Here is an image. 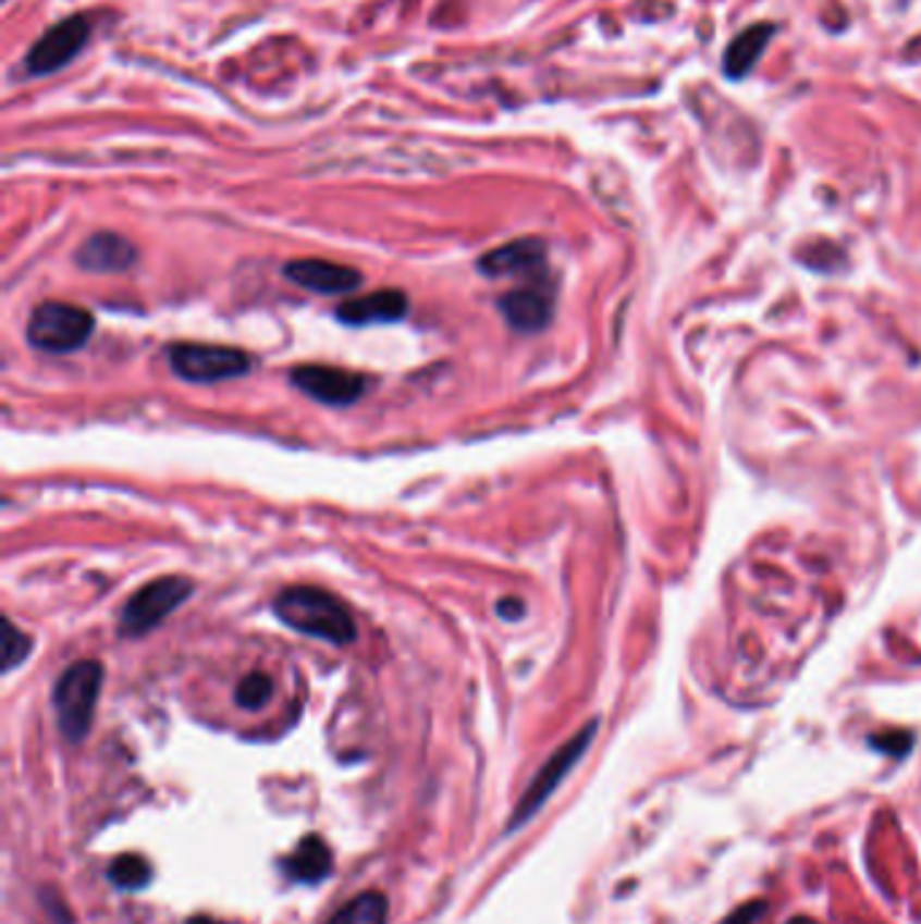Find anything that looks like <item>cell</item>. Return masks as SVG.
I'll list each match as a JSON object with an SVG mask.
<instances>
[{"label": "cell", "instance_id": "15", "mask_svg": "<svg viewBox=\"0 0 921 924\" xmlns=\"http://www.w3.org/2000/svg\"><path fill=\"white\" fill-rule=\"evenodd\" d=\"M773 36L771 25H751L749 30L740 33L733 44H729L727 54H724V71L729 78H744L757 65V60L765 52L768 41Z\"/></svg>", "mask_w": 921, "mask_h": 924}, {"label": "cell", "instance_id": "13", "mask_svg": "<svg viewBox=\"0 0 921 924\" xmlns=\"http://www.w3.org/2000/svg\"><path fill=\"white\" fill-rule=\"evenodd\" d=\"M339 319L349 328H368V324L397 322L408 313V298L401 289H376L370 295L344 300L339 306Z\"/></svg>", "mask_w": 921, "mask_h": 924}, {"label": "cell", "instance_id": "22", "mask_svg": "<svg viewBox=\"0 0 921 924\" xmlns=\"http://www.w3.org/2000/svg\"><path fill=\"white\" fill-rule=\"evenodd\" d=\"M521 612H525V606H521L519 597H503V601L498 603V614L508 621L521 619Z\"/></svg>", "mask_w": 921, "mask_h": 924}, {"label": "cell", "instance_id": "17", "mask_svg": "<svg viewBox=\"0 0 921 924\" xmlns=\"http://www.w3.org/2000/svg\"><path fill=\"white\" fill-rule=\"evenodd\" d=\"M109 878L120 889H144L151 878V867L144 857L122 854L111 862Z\"/></svg>", "mask_w": 921, "mask_h": 924}, {"label": "cell", "instance_id": "9", "mask_svg": "<svg viewBox=\"0 0 921 924\" xmlns=\"http://www.w3.org/2000/svg\"><path fill=\"white\" fill-rule=\"evenodd\" d=\"M479 271L490 279H541L547 273V244L541 238L508 241L481 257Z\"/></svg>", "mask_w": 921, "mask_h": 924}, {"label": "cell", "instance_id": "3", "mask_svg": "<svg viewBox=\"0 0 921 924\" xmlns=\"http://www.w3.org/2000/svg\"><path fill=\"white\" fill-rule=\"evenodd\" d=\"M594 736H598V719H592L587 727H581V730H578L576 736L570 738V741H565L563 747H560L557 752H554L552 757H549L547 763L541 765V771L532 776V781L527 784V789L521 792L516 809L511 811L508 833L525 827L527 822H530L532 816H536L538 811H541L543 805L549 803V798L557 792L560 784H563L567 778V773H570L578 763H581V757L587 754V749L592 747Z\"/></svg>", "mask_w": 921, "mask_h": 924}, {"label": "cell", "instance_id": "7", "mask_svg": "<svg viewBox=\"0 0 921 924\" xmlns=\"http://www.w3.org/2000/svg\"><path fill=\"white\" fill-rule=\"evenodd\" d=\"M292 384L324 406H352L368 390L365 377L335 366H295L290 373Z\"/></svg>", "mask_w": 921, "mask_h": 924}, {"label": "cell", "instance_id": "19", "mask_svg": "<svg viewBox=\"0 0 921 924\" xmlns=\"http://www.w3.org/2000/svg\"><path fill=\"white\" fill-rule=\"evenodd\" d=\"M33 649V638L27 632L16 630L14 621L3 619V674H11L14 668H20L27 660Z\"/></svg>", "mask_w": 921, "mask_h": 924}, {"label": "cell", "instance_id": "10", "mask_svg": "<svg viewBox=\"0 0 921 924\" xmlns=\"http://www.w3.org/2000/svg\"><path fill=\"white\" fill-rule=\"evenodd\" d=\"M284 276L297 287L317 295H346L355 293L363 284V273L339 262L306 257V260H290L284 266Z\"/></svg>", "mask_w": 921, "mask_h": 924}, {"label": "cell", "instance_id": "18", "mask_svg": "<svg viewBox=\"0 0 921 924\" xmlns=\"http://www.w3.org/2000/svg\"><path fill=\"white\" fill-rule=\"evenodd\" d=\"M271 698H273V681L271 676L260 674V670L246 674L244 679H241L238 690H235V703H238L244 711L266 709V705L271 703Z\"/></svg>", "mask_w": 921, "mask_h": 924}, {"label": "cell", "instance_id": "16", "mask_svg": "<svg viewBox=\"0 0 921 924\" xmlns=\"http://www.w3.org/2000/svg\"><path fill=\"white\" fill-rule=\"evenodd\" d=\"M386 914H390L386 898L370 889V892H359L349 903L341 905L324 924H386Z\"/></svg>", "mask_w": 921, "mask_h": 924}, {"label": "cell", "instance_id": "11", "mask_svg": "<svg viewBox=\"0 0 921 924\" xmlns=\"http://www.w3.org/2000/svg\"><path fill=\"white\" fill-rule=\"evenodd\" d=\"M500 313L516 333H541L554 313V293L549 287H519L498 300Z\"/></svg>", "mask_w": 921, "mask_h": 924}, {"label": "cell", "instance_id": "1", "mask_svg": "<svg viewBox=\"0 0 921 924\" xmlns=\"http://www.w3.org/2000/svg\"><path fill=\"white\" fill-rule=\"evenodd\" d=\"M273 612L290 630L300 636L346 646L357 638V621L339 595L319 587H286L273 601Z\"/></svg>", "mask_w": 921, "mask_h": 924}, {"label": "cell", "instance_id": "5", "mask_svg": "<svg viewBox=\"0 0 921 924\" xmlns=\"http://www.w3.org/2000/svg\"><path fill=\"white\" fill-rule=\"evenodd\" d=\"M195 584L187 576H160L144 584L120 614V632L127 638H142L160 627L179 606L189 601Z\"/></svg>", "mask_w": 921, "mask_h": 924}, {"label": "cell", "instance_id": "4", "mask_svg": "<svg viewBox=\"0 0 921 924\" xmlns=\"http://www.w3.org/2000/svg\"><path fill=\"white\" fill-rule=\"evenodd\" d=\"M95 330V317L82 306L47 300L36 306L27 322V341L47 355H71L82 349Z\"/></svg>", "mask_w": 921, "mask_h": 924}, {"label": "cell", "instance_id": "12", "mask_svg": "<svg viewBox=\"0 0 921 924\" xmlns=\"http://www.w3.org/2000/svg\"><path fill=\"white\" fill-rule=\"evenodd\" d=\"M138 249L120 233H95L78 246L76 266L89 273H122L136 262Z\"/></svg>", "mask_w": 921, "mask_h": 924}, {"label": "cell", "instance_id": "21", "mask_svg": "<svg viewBox=\"0 0 921 924\" xmlns=\"http://www.w3.org/2000/svg\"><path fill=\"white\" fill-rule=\"evenodd\" d=\"M768 909H771L768 900L762 898L749 900V903H740L738 909L729 911V914L724 916V920H719L716 924H760L768 916Z\"/></svg>", "mask_w": 921, "mask_h": 924}, {"label": "cell", "instance_id": "6", "mask_svg": "<svg viewBox=\"0 0 921 924\" xmlns=\"http://www.w3.org/2000/svg\"><path fill=\"white\" fill-rule=\"evenodd\" d=\"M168 362L179 379L193 384L228 382L251 371V357L246 352L222 344H195V341L168 346Z\"/></svg>", "mask_w": 921, "mask_h": 924}, {"label": "cell", "instance_id": "20", "mask_svg": "<svg viewBox=\"0 0 921 924\" xmlns=\"http://www.w3.org/2000/svg\"><path fill=\"white\" fill-rule=\"evenodd\" d=\"M868 743L889 757H906L913 747V736L911 732H884V736H873Z\"/></svg>", "mask_w": 921, "mask_h": 924}, {"label": "cell", "instance_id": "8", "mask_svg": "<svg viewBox=\"0 0 921 924\" xmlns=\"http://www.w3.org/2000/svg\"><path fill=\"white\" fill-rule=\"evenodd\" d=\"M89 27L93 25H89L87 16H69V20L49 27L27 52V69L33 74H54V71L65 69L87 44Z\"/></svg>", "mask_w": 921, "mask_h": 924}, {"label": "cell", "instance_id": "2", "mask_svg": "<svg viewBox=\"0 0 921 924\" xmlns=\"http://www.w3.org/2000/svg\"><path fill=\"white\" fill-rule=\"evenodd\" d=\"M100 687H103V665L98 660H78L58 679L52 705L65 741L82 743L89 736Z\"/></svg>", "mask_w": 921, "mask_h": 924}, {"label": "cell", "instance_id": "14", "mask_svg": "<svg viewBox=\"0 0 921 924\" xmlns=\"http://www.w3.org/2000/svg\"><path fill=\"white\" fill-rule=\"evenodd\" d=\"M284 867L295 882L317 884L333 871V851H330L328 843L319 836H308L306 841L297 843V849L286 857Z\"/></svg>", "mask_w": 921, "mask_h": 924}]
</instances>
